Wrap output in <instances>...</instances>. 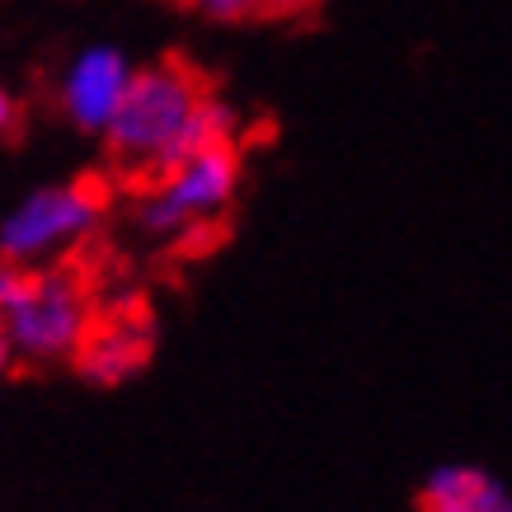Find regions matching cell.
Returning <instances> with one entry per match:
<instances>
[{"mask_svg":"<svg viewBox=\"0 0 512 512\" xmlns=\"http://www.w3.org/2000/svg\"><path fill=\"white\" fill-rule=\"evenodd\" d=\"M235 113L207 90V80L188 62H160L132 71L123 104L104 127L113 165H123L137 184H156L174 165L217 141H231Z\"/></svg>","mask_w":512,"mask_h":512,"instance_id":"6da1fadb","label":"cell"},{"mask_svg":"<svg viewBox=\"0 0 512 512\" xmlns=\"http://www.w3.org/2000/svg\"><path fill=\"white\" fill-rule=\"evenodd\" d=\"M90 287L76 268H33L0 259V329L19 357L62 362L90 325Z\"/></svg>","mask_w":512,"mask_h":512,"instance_id":"7a4b0ae2","label":"cell"},{"mask_svg":"<svg viewBox=\"0 0 512 512\" xmlns=\"http://www.w3.org/2000/svg\"><path fill=\"white\" fill-rule=\"evenodd\" d=\"M240 188V151L231 141H217L184 165H174L165 179L146 184L137 207V226L146 235H193L202 221H212L221 207H231Z\"/></svg>","mask_w":512,"mask_h":512,"instance_id":"3957f363","label":"cell"},{"mask_svg":"<svg viewBox=\"0 0 512 512\" xmlns=\"http://www.w3.org/2000/svg\"><path fill=\"white\" fill-rule=\"evenodd\" d=\"M109 207L104 179H76V184L38 188L0 221V259L10 264H43L66 245H76L99 226Z\"/></svg>","mask_w":512,"mask_h":512,"instance_id":"277c9868","label":"cell"},{"mask_svg":"<svg viewBox=\"0 0 512 512\" xmlns=\"http://www.w3.org/2000/svg\"><path fill=\"white\" fill-rule=\"evenodd\" d=\"M151 348H156V325L146 301H118L113 311L90 315L71 362L94 386H123L127 376H137L151 362Z\"/></svg>","mask_w":512,"mask_h":512,"instance_id":"5b68a950","label":"cell"},{"mask_svg":"<svg viewBox=\"0 0 512 512\" xmlns=\"http://www.w3.org/2000/svg\"><path fill=\"white\" fill-rule=\"evenodd\" d=\"M132 85V66L118 47H85L62 76V113L80 132H104Z\"/></svg>","mask_w":512,"mask_h":512,"instance_id":"8992f818","label":"cell"},{"mask_svg":"<svg viewBox=\"0 0 512 512\" xmlns=\"http://www.w3.org/2000/svg\"><path fill=\"white\" fill-rule=\"evenodd\" d=\"M419 512H512V494L475 466H442L419 489Z\"/></svg>","mask_w":512,"mask_h":512,"instance_id":"52a82bcc","label":"cell"},{"mask_svg":"<svg viewBox=\"0 0 512 512\" xmlns=\"http://www.w3.org/2000/svg\"><path fill=\"white\" fill-rule=\"evenodd\" d=\"M179 5L217 24H268V19H292L311 10L315 0H179Z\"/></svg>","mask_w":512,"mask_h":512,"instance_id":"ba28073f","label":"cell"},{"mask_svg":"<svg viewBox=\"0 0 512 512\" xmlns=\"http://www.w3.org/2000/svg\"><path fill=\"white\" fill-rule=\"evenodd\" d=\"M15 123H19V113H15V99L0 90V137H10L15 132Z\"/></svg>","mask_w":512,"mask_h":512,"instance_id":"9c48e42d","label":"cell"},{"mask_svg":"<svg viewBox=\"0 0 512 512\" xmlns=\"http://www.w3.org/2000/svg\"><path fill=\"white\" fill-rule=\"evenodd\" d=\"M10 357H15V348H10V339H5V329H0V372L10 367Z\"/></svg>","mask_w":512,"mask_h":512,"instance_id":"30bf717a","label":"cell"}]
</instances>
